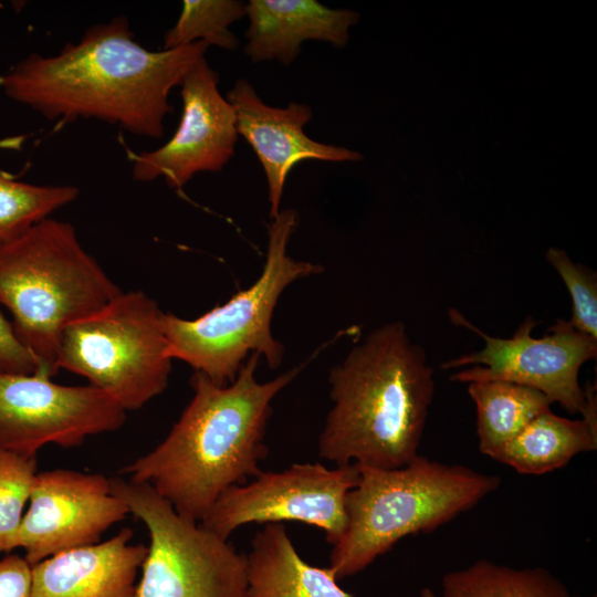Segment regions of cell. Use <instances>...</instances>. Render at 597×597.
<instances>
[{
	"instance_id": "6da1fadb",
	"label": "cell",
	"mask_w": 597,
	"mask_h": 597,
	"mask_svg": "<svg viewBox=\"0 0 597 597\" xmlns=\"http://www.w3.org/2000/svg\"><path fill=\"white\" fill-rule=\"evenodd\" d=\"M208 48L199 41L150 51L119 15L88 28L55 55H28L0 85L8 97L50 121L95 118L134 135L160 138L172 112L170 91Z\"/></svg>"
},
{
	"instance_id": "7a4b0ae2",
	"label": "cell",
	"mask_w": 597,
	"mask_h": 597,
	"mask_svg": "<svg viewBox=\"0 0 597 597\" xmlns=\"http://www.w3.org/2000/svg\"><path fill=\"white\" fill-rule=\"evenodd\" d=\"M259 360V354H251L224 386L195 371L193 396L167 437L121 472L200 523L223 492L261 473L271 404L301 370L294 367L261 383L255 376Z\"/></svg>"
},
{
	"instance_id": "3957f363",
	"label": "cell",
	"mask_w": 597,
	"mask_h": 597,
	"mask_svg": "<svg viewBox=\"0 0 597 597\" xmlns=\"http://www.w3.org/2000/svg\"><path fill=\"white\" fill-rule=\"evenodd\" d=\"M328 383L333 405L318 437L321 458L394 469L419 454L434 370L404 323L371 331L331 369Z\"/></svg>"
},
{
	"instance_id": "277c9868",
	"label": "cell",
	"mask_w": 597,
	"mask_h": 597,
	"mask_svg": "<svg viewBox=\"0 0 597 597\" xmlns=\"http://www.w3.org/2000/svg\"><path fill=\"white\" fill-rule=\"evenodd\" d=\"M119 293L69 222L46 218L0 248V304L34 359V374L55 376L64 329Z\"/></svg>"
},
{
	"instance_id": "5b68a950",
	"label": "cell",
	"mask_w": 597,
	"mask_h": 597,
	"mask_svg": "<svg viewBox=\"0 0 597 597\" xmlns=\"http://www.w3.org/2000/svg\"><path fill=\"white\" fill-rule=\"evenodd\" d=\"M358 468V482L346 495L345 530L329 554L337 580L364 570L404 537L471 510L501 483L498 475L420 454L399 468Z\"/></svg>"
},
{
	"instance_id": "8992f818",
	"label": "cell",
	"mask_w": 597,
	"mask_h": 597,
	"mask_svg": "<svg viewBox=\"0 0 597 597\" xmlns=\"http://www.w3.org/2000/svg\"><path fill=\"white\" fill-rule=\"evenodd\" d=\"M297 223V212L284 209L268 224L266 259L251 286L193 320L163 313L172 359L187 363L219 386L232 383L251 354L263 356L271 369L281 365L284 346L271 329L279 298L293 282L323 271L320 264L287 254Z\"/></svg>"
},
{
	"instance_id": "52a82bcc",
	"label": "cell",
	"mask_w": 597,
	"mask_h": 597,
	"mask_svg": "<svg viewBox=\"0 0 597 597\" xmlns=\"http://www.w3.org/2000/svg\"><path fill=\"white\" fill-rule=\"evenodd\" d=\"M163 313L143 291H122L64 329L57 369L85 377L126 411L142 408L167 388L171 371Z\"/></svg>"
},
{
	"instance_id": "ba28073f",
	"label": "cell",
	"mask_w": 597,
	"mask_h": 597,
	"mask_svg": "<svg viewBox=\"0 0 597 597\" xmlns=\"http://www.w3.org/2000/svg\"><path fill=\"white\" fill-rule=\"evenodd\" d=\"M149 534L135 597H247V555L180 515L151 486L111 478Z\"/></svg>"
},
{
	"instance_id": "9c48e42d",
	"label": "cell",
	"mask_w": 597,
	"mask_h": 597,
	"mask_svg": "<svg viewBox=\"0 0 597 597\" xmlns=\"http://www.w3.org/2000/svg\"><path fill=\"white\" fill-rule=\"evenodd\" d=\"M450 320L480 335L484 346L441 365L443 369L461 368L450 379L460 383L503 380L536 389L551 402L559 404L569 413L586 411L591 386L583 389L578 375L580 367L597 356V339L576 329L569 321L558 320L547 333L536 338V325L527 316L509 338L493 337L469 322L459 311L449 310Z\"/></svg>"
},
{
	"instance_id": "30bf717a",
	"label": "cell",
	"mask_w": 597,
	"mask_h": 597,
	"mask_svg": "<svg viewBox=\"0 0 597 597\" xmlns=\"http://www.w3.org/2000/svg\"><path fill=\"white\" fill-rule=\"evenodd\" d=\"M358 479L357 463H294L279 472L261 471L251 482L223 492L200 524L229 540L250 523L301 522L322 530L333 545L345 530L346 495Z\"/></svg>"
},
{
	"instance_id": "8fae6325",
	"label": "cell",
	"mask_w": 597,
	"mask_h": 597,
	"mask_svg": "<svg viewBox=\"0 0 597 597\" xmlns=\"http://www.w3.org/2000/svg\"><path fill=\"white\" fill-rule=\"evenodd\" d=\"M126 410L91 386H65L38 374L0 370V449L36 457L45 444L64 448L119 429Z\"/></svg>"
},
{
	"instance_id": "7c38bea8",
	"label": "cell",
	"mask_w": 597,
	"mask_h": 597,
	"mask_svg": "<svg viewBox=\"0 0 597 597\" xmlns=\"http://www.w3.org/2000/svg\"><path fill=\"white\" fill-rule=\"evenodd\" d=\"M129 514L103 474L67 469L34 476L29 507L15 537V548L34 565L64 551L96 544Z\"/></svg>"
},
{
	"instance_id": "4fadbf2b",
	"label": "cell",
	"mask_w": 597,
	"mask_h": 597,
	"mask_svg": "<svg viewBox=\"0 0 597 597\" xmlns=\"http://www.w3.org/2000/svg\"><path fill=\"white\" fill-rule=\"evenodd\" d=\"M182 113L172 137L161 147L134 157L133 177L149 182L164 178L182 189L198 172H219L234 155L235 114L219 91V74L200 57L181 83Z\"/></svg>"
},
{
	"instance_id": "5bb4252c",
	"label": "cell",
	"mask_w": 597,
	"mask_h": 597,
	"mask_svg": "<svg viewBox=\"0 0 597 597\" xmlns=\"http://www.w3.org/2000/svg\"><path fill=\"white\" fill-rule=\"evenodd\" d=\"M235 114V127L254 150L264 170L270 202V218L281 211L285 180L295 165L306 159L357 161L362 155L342 146L316 142L304 126L313 111L305 103L290 102L285 107L264 103L245 78H239L226 94Z\"/></svg>"
},
{
	"instance_id": "9a60e30c",
	"label": "cell",
	"mask_w": 597,
	"mask_h": 597,
	"mask_svg": "<svg viewBox=\"0 0 597 597\" xmlns=\"http://www.w3.org/2000/svg\"><path fill=\"white\" fill-rule=\"evenodd\" d=\"M124 527L107 541L31 565L30 597H135L147 546Z\"/></svg>"
},
{
	"instance_id": "2e32d148",
	"label": "cell",
	"mask_w": 597,
	"mask_h": 597,
	"mask_svg": "<svg viewBox=\"0 0 597 597\" xmlns=\"http://www.w3.org/2000/svg\"><path fill=\"white\" fill-rule=\"evenodd\" d=\"M249 28L244 53L253 62L291 64L305 41L344 46L348 30L359 20L349 9H331L315 0H250L245 4Z\"/></svg>"
},
{
	"instance_id": "e0dca14e",
	"label": "cell",
	"mask_w": 597,
	"mask_h": 597,
	"mask_svg": "<svg viewBox=\"0 0 597 597\" xmlns=\"http://www.w3.org/2000/svg\"><path fill=\"white\" fill-rule=\"evenodd\" d=\"M247 597H354L333 569L306 563L283 523H268L247 555Z\"/></svg>"
},
{
	"instance_id": "ac0fdd59",
	"label": "cell",
	"mask_w": 597,
	"mask_h": 597,
	"mask_svg": "<svg viewBox=\"0 0 597 597\" xmlns=\"http://www.w3.org/2000/svg\"><path fill=\"white\" fill-rule=\"evenodd\" d=\"M596 449L597 421L587 418L572 420L548 408L491 458L520 473L537 475L564 467L578 453Z\"/></svg>"
},
{
	"instance_id": "d6986e66",
	"label": "cell",
	"mask_w": 597,
	"mask_h": 597,
	"mask_svg": "<svg viewBox=\"0 0 597 597\" xmlns=\"http://www.w3.org/2000/svg\"><path fill=\"white\" fill-rule=\"evenodd\" d=\"M468 392L476 409L479 450L490 458L552 405L541 391L503 380L470 381Z\"/></svg>"
},
{
	"instance_id": "ffe728a7",
	"label": "cell",
	"mask_w": 597,
	"mask_h": 597,
	"mask_svg": "<svg viewBox=\"0 0 597 597\" xmlns=\"http://www.w3.org/2000/svg\"><path fill=\"white\" fill-rule=\"evenodd\" d=\"M441 597H570L546 568H513L486 559L447 573Z\"/></svg>"
},
{
	"instance_id": "44dd1931",
	"label": "cell",
	"mask_w": 597,
	"mask_h": 597,
	"mask_svg": "<svg viewBox=\"0 0 597 597\" xmlns=\"http://www.w3.org/2000/svg\"><path fill=\"white\" fill-rule=\"evenodd\" d=\"M21 138L0 142V147L19 146ZM73 186H39L14 180L0 172V248L25 233L35 223L74 201Z\"/></svg>"
},
{
	"instance_id": "7402d4cb",
	"label": "cell",
	"mask_w": 597,
	"mask_h": 597,
	"mask_svg": "<svg viewBox=\"0 0 597 597\" xmlns=\"http://www.w3.org/2000/svg\"><path fill=\"white\" fill-rule=\"evenodd\" d=\"M245 15V3L239 0H185L177 22L165 35L164 50L202 41L233 51L239 40L230 25Z\"/></svg>"
},
{
	"instance_id": "603a6c76",
	"label": "cell",
	"mask_w": 597,
	"mask_h": 597,
	"mask_svg": "<svg viewBox=\"0 0 597 597\" xmlns=\"http://www.w3.org/2000/svg\"><path fill=\"white\" fill-rule=\"evenodd\" d=\"M36 473V457L0 449V553L15 548Z\"/></svg>"
},
{
	"instance_id": "cb8c5ba5",
	"label": "cell",
	"mask_w": 597,
	"mask_h": 597,
	"mask_svg": "<svg viewBox=\"0 0 597 597\" xmlns=\"http://www.w3.org/2000/svg\"><path fill=\"white\" fill-rule=\"evenodd\" d=\"M547 262L561 276L572 298V325L597 339V277L596 273L575 263L558 248H549Z\"/></svg>"
},
{
	"instance_id": "d4e9b609",
	"label": "cell",
	"mask_w": 597,
	"mask_h": 597,
	"mask_svg": "<svg viewBox=\"0 0 597 597\" xmlns=\"http://www.w3.org/2000/svg\"><path fill=\"white\" fill-rule=\"evenodd\" d=\"M0 370L14 374H34L35 363L17 337L12 323L0 311Z\"/></svg>"
},
{
	"instance_id": "484cf974",
	"label": "cell",
	"mask_w": 597,
	"mask_h": 597,
	"mask_svg": "<svg viewBox=\"0 0 597 597\" xmlns=\"http://www.w3.org/2000/svg\"><path fill=\"white\" fill-rule=\"evenodd\" d=\"M31 565L20 555L0 559V597H30Z\"/></svg>"
},
{
	"instance_id": "4316f807",
	"label": "cell",
	"mask_w": 597,
	"mask_h": 597,
	"mask_svg": "<svg viewBox=\"0 0 597 597\" xmlns=\"http://www.w3.org/2000/svg\"><path fill=\"white\" fill-rule=\"evenodd\" d=\"M420 597H440L429 587H425L420 590Z\"/></svg>"
},
{
	"instance_id": "83f0119b",
	"label": "cell",
	"mask_w": 597,
	"mask_h": 597,
	"mask_svg": "<svg viewBox=\"0 0 597 597\" xmlns=\"http://www.w3.org/2000/svg\"><path fill=\"white\" fill-rule=\"evenodd\" d=\"M594 597H596V596H594Z\"/></svg>"
}]
</instances>
